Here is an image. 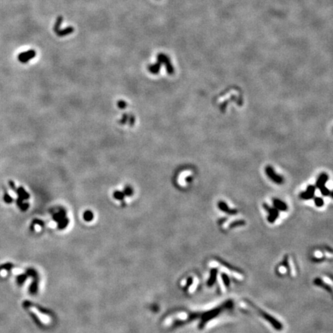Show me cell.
<instances>
[{
	"label": "cell",
	"mask_w": 333,
	"mask_h": 333,
	"mask_svg": "<svg viewBox=\"0 0 333 333\" xmlns=\"http://www.w3.org/2000/svg\"><path fill=\"white\" fill-rule=\"evenodd\" d=\"M215 259L217 260V262H218V263H220L221 265H222L224 267H225L226 268H228V270H230V271H231V272H237V273H238V274H243V272H241V271L239 268H236V267H234V266H231V265H230V264L228 263V262H226L225 261L222 260V258H215Z\"/></svg>",
	"instance_id": "11"
},
{
	"label": "cell",
	"mask_w": 333,
	"mask_h": 333,
	"mask_svg": "<svg viewBox=\"0 0 333 333\" xmlns=\"http://www.w3.org/2000/svg\"><path fill=\"white\" fill-rule=\"evenodd\" d=\"M19 207H20V208H21L23 211H25V210L28 208L29 205H28V204H26V203H25V204H23H23H22V205H20Z\"/></svg>",
	"instance_id": "31"
},
{
	"label": "cell",
	"mask_w": 333,
	"mask_h": 333,
	"mask_svg": "<svg viewBox=\"0 0 333 333\" xmlns=\"http://www.w3.org/2000/svg\"><path fill=\"white\" fill-rule=\"evenodd\" d=\"M325 258H312V261L315 262H322V261H324L325 260Z\"/></svg>",
	"instance_id": "32"
},
{
	"label": "cell",
	"mask_w": 333,
	"mask_h": 333,
	"mask_svg": "<svg viewBox=\"0 0 333 333\" xmlns=\"http://www.w3.org/2000/svg\"><path fill=\"white\" fill-rule=\"evenodd\" d=\"M248 304L251 306V307L255 308V309L257 311L258 314L260 316L262 317V318H264L265 320L267 321V322H268L269 324H271V325L273 326V328H274L275 330H277V331H281V330H282V329H283L282 324H281V323L279 321L277 320L276 318H274V317L272 316V315L268 314V312H265V311H263L262 308H258L257 306H255V305H253V304L251 303V302H249V301H248Z\"/></svg>",
	"instance_id": "2"
},
{
	"label": "cell",
	"mask_w": 333,
	"mask_h": 333,
	"mask_svg": "<svg viewBox=\"0 0 333 333\" xmlns=\"http://www.w3.org/2000/svg\"><path fill=\"white\" fill-rule=\"evenodd\" d=\"M246 224V222L244 220H237V221H234V222H231L230 224L228 225V228L230 229L232 228H237V227H241V226H244Z\"/></svg>",
	"instance_id": "17"
},
{
	"label": "cell",
	"mask_w": 333,
	"mask_h": 333,
	"mask_svg": "<svg viewBox=\"0 0 333 333\" xmlns=\"http://www.w3.org/2000/svg\"><path fill=\"white\" fill-rule=\"evenodd\" d=\"M8 184H9V187H10L12 190H13L15 192L16 191V188L15 183H14L13 181H8Z\"/></svg>",
	"instance_id": "30"
},
{
	"label": "cell",
	"mask_w": 333,
	"mask_h": 333,
	"mask_svg": "<svg viewBox=\"0 0 333 333\" xmlns=\"http://www.w3.org/2000/svg\"><path fill=\"white\" fill-rule=\"evenodd\" d=\"M127 103L125 101H123V100H119V101L117 102V107H118L120 109H125V108L127 107Z\"/></svg>",
	"instance_id": "28"
},
{
	"label": "cell",
	"mask_w": 333,
	"mask_h": 333,
	"mask_svg": "<svg viewBox=\"0 0 333 333\" xmlns=\"http://www.w3.org/2000/svg\"><path fill=\"white\" fill-rule=\"evenodd\" d=\"M32 311H33L36 314V315H38L39 318L42 320V322H43L44 323H48L49 322V319L47 317H46L45 315H42L41 313H40V312H39L38 310L36 309H32Z\"/></svg>",
	"instance_id": "21"
},
{
	"label": "cell",
	"mask_w": 333,
	"mask_h": 333,
	"mask_svg": "<svg viewBox=\"0 0 333 333\" xmlns=\"http://www.w3.org/2000/svg\"><path fill=\"white\" fill-rule=\"evenodd\" d=\"M36 55V51L34 49H30V50L25 51L23 53H19L18 56V59L22 63H26L28 62L35 58Z\"/></svg>",
	"instance_id": "7"
},
{
	"label": "cell",
	"mask_w": 333,
	"mask_h": 333,
	"mask_svg": "<svg viewBox=\"0 0 333 333\" xmlns=\"http://www.w3.org/2000/svg\"><path fill=\"white\" fill-rule=\"evenodd\" d=\"M329 181V175L326 173L321 174L317 179L315 187L320 190L323 196H329L331 195V191L328 188L325 187V183Z\"/></svg>",
	"instance_id": "3"
},
{
	"label": "cell",
	"mask_w": 333,
	"mask_h": 333,
	"mask_svg": "<svg viewBox=\"0 0 333 333\" xmlns=\"http://www.w3.org/2000/svg\"><path fill=\"white\" fill-rule=\"evenodd\" d=\"M233 306H234L233 301L232 300H228V301H226L222 305L217 306V308H214L211 310H208V311H207V312H204V313H201L200 316V321L198 324V329H203L210 321H211L212 319L218 316L221 312H224V310L232 308Z\"/></svg>",
	"instance_id": "1"
},
{
	"label": "cell",
	"mask_w": 333,
	"mask_h": 333,
	"mask_svg": "<svg viewBox=\"0 0 333 333\" xmlns=\"http://www.w3.org/2000/svg\"><path fill=\"white\" fill-rule=\"evenodd\" d=\"M93 217V213L91 212V211H87L85 212L84 214V218L85 220H87V221H90V220H92V218Z\"/></svg>",
	"instance_id": "25"
},
{
	"label": "cell",
	"mask_w": 333,
	"mask_h": 333,
	"mask_svg": "<svg viewBox=\"0 0 333 333\" xmlns=\"http://www.w3.org/2000/svg\"><path fill=\"white\" fill-rule=\"evenodd\" d=\"M217 274H218V270L216 268H211L210 271V276H209L208 280L207 281V285L208 287H212L214 285L216 281H217Z\"/></svg>",
	"instance_id": "10"
},
{
	"label": "cell",
	"mask_w": 333,
	"mask_h": 333,
	"mask_svg": "<svg viewBox=\"0 0 333 333\" xmlns=\"http://www.w3.org/2000/svg\"><path fill=\"white\" fill-rule=\"evenodd\" d=\"M4 200H5V202H6L7 204H10V203H12L13 201V198H12L10 195H9V194H5Z\"/></svg>",
	"instance_id": "29"
},
{
	"label": "cell",
	"mask_w": 333,
	"mask_h": 333,
	"mask_svg": "<svg viewBox=\"0 0 333 333\" xmlns=\"http://www.w3.org/2000/svg\"><path fill=\"white\" fill-rule=\"evenodd\" d=\"M157 59V62H159L161 65L165 66L167 73L170 74V75L174 73V68L173 65L171 64L170 58L164 54V53H159Z\"/></svg>",
	"instance_id": "4"
},
{
	"label": "cell",
	"mask_w": 333,
	"mask_h": 333,
	"mask_svg": "<svg viewBox=\"0 0 333 333\" xmlns=\"http://www.w3.org/2000/svg\"><path fill=\"white\" fill-rule=\"evenodd\" d=\"M161 64L159 63V62H157V63H156L154 64H152V65H150L148 66V70L150 71V73H151L152 74H157L159 73V72H160V69H161Z\"/></svg>",
	"instance_id": "15"
},
{
	"label": "cell",
	"mask_w": 333,
	"mask_h": 333,
	"mask_svg": "<svg viewBox=\"0 0 333 333\" xmlns=\"http://www.w3.org/2000/svg\"><path fill=\"white\" fill-rule=\"evenodd\" d=\"M36 230H38V231L40 230V226H39V225L36 226Z\"/></svg>",
	"instance_id": "34"
},
{
	"label": "cell",
	"mask_w": 333,
	"mask_h": 333,
	"mask_svg": "<svg viewBox=\"0 0 333 333\" xmlns=\"http://www.w3.org/2000/svg\"><path fill=\"white\" fill-rule=\"evenodd\" d=\"M16 193L18 194V197L21 198L23 200H26V199H29V198H30V194L25 191V189L23 187H19L18 189H16Z\"/></svg>",
	"instance_id": "16"
},
{
	"label": "cell",
	"mask_w": 333,
	"mask_h": 333,
	"mask_svg": "<svg viewBox=\"0 0 333 333\" xmlns=\"http://www.w3.org/2000/svg\"><path fill=\"white\" fill-rule=\"evenodd\" d=\"M263 207L268 214V218H267V219H268V222H269L270 224L274 223L275 221L278 219V216H279V211H278L276 208L270 207L269 205H268V204H266V203H264L263 204Z\"/></svg>",
	"instance_id": "6"
},
{
	"label": "cell",
	"mask_w": 333,
	"mask_h": 333,
	"mask_svg": "<svg viewBox=\"0 0 333 333\" xmlns=\"http://www.w3.org/2000/svg\"><path fill=\"white\" fill-rule=\"evenodd\" d=\"M123 193H124L125 195H127V196H131V195L133 194V190L131 186H127V187L124 188Z\"/></svg>",
	"instance_id": "24"
},
{
	"label": "cell",
	"mask_w": 333,
	"mask_h": 333,
	"mask_svg": "<svg viewBox=\"0 0 333 333\" xmlns=\"http://www.w3.org/2000/svg\"><path fill=\"white\" fill-rule=\"evenodd\" d=\"M265 171V174H267V176L269 177V179L271 181H272L274 183L281 184V183H282L284 182V178L281 175L276 174V172L274 171V168L272 166H266Z\"/></svg>",
	"instance_id": "5"
},
{
	"label": "cell",
	"mask_w": 333,
	"mask_h": 333,
	"mask_svg": "<svg viewBox=\"0 0 333 333\" xmlns=\"http://www.w3.org/2000/svg\"><path fill=\"white\" fill-rule=\"evenodd\" d=\"M224 221H226V218H222V219H220V221H219V224H223Z\"/></svg>",
	"instance_id": "33"
},
{
	"label": "cell",
	"mask_w": 333,
	"mask_h": 333,
	"mask_svg": "<svg viewBox=\"0 0 333 333\" xmlns=\"http://www.w3.org/2000/svg\"><path fill=\"white\" fill-rule=\"evenodd\" d=\"M193 283H194V278H192V277H189V278H188L187 281H186V285L185 286H184V288H183V289H184L185 291H187V290H188V289L193 285Z\"/></svg>",
	"instance_id": "23"
},
{
	"label": "cell",
	"mask_w": 333,
	"mask_h": 333,
	"mask_svg": "<svg viewBox=\"0 0 333 333\" xmlns=\"http://www.w3.org/2000/svg\"><path fill=\"white\" fill-rule=\"evenodd\" d=\"M217 207L218 208L222 211L224 212V213L228 214L230 215H234L238 214V210L237 209H231L230 208L228 205L226 204V202L223 201V200H220L218 204H217Z\"/></svg>",
	"instance_id": "9"
},
{
	"label": "cell",
	"mask_w": 333,
	"mask_h": 333,
	"mask_svg": "<svg viewBox=\"0 0 333 333\" xmlns=\"http://www.w3.org/2000/svg\"><path fill=\"white\" fill-rule=\"evenodd\" d=\"M135 123V117L133 115H132V114H131V115H128V121H127V123H128L130 126H133V124H134Z\"/></svg>",
	"instance_id": "26"
},
{
	"label": "cell",
	"mask_w": 333,
	"mask_h": 333,
	"mask_svg": "<svg viewBox=\"0 0 333 333\" xmlns=\"http://www.w3.org/2000/svg\"><path fill=\"white\" fill-rule=\"evenodd\" d=\"M73 32H74L73 27H72V26H68V27L65 28L63 30H58L56 33L57 36H59V37H63V36H68V35L73 33Z\"/></svg>",
	"instance_id": "14"
},
{
	"label": "cell",
	"mask_w": 333,
	"mask_h": 333,
	"mask_svg": "<svg viewBox=\"0 0 333 333\" xmlns=\"http://www.w3.org/2000/svg\"><path fill=\"white\" fill-rule=\"evenodd\" d=\"M128 121V114H123L122 116V119L120 120V124H127Z\"/></svg>",
	"instance_id": "27"
},
{
	"label": "cell",
	"mask_w": 333,
	"mask_h": 333,
	"mask_svg": "<svg viewBox=\"0 0 333 333\" xmlns=\"http://www.w3.org/2000/svg\"><path fill=\"white\" fill-rule=\"evenodd\" d=\"M114 197L117 200H123L124 198L125 194L123 192L121 191H115L114 194Z\"/></svg>",
	"instance_id": "22"
},
{
	"label": "cell",
	"mask_w": 333,
	"mask_h": 333,
	"mask_svg": "<svg viewBox=\"0 0 333 333\" xmlns=\"http://www.w3.org/2000/svg\"><path fill=\"white\" fill-rule=\"evenodd\" d=\"M313 283H314L315 285H316V286L319 287V288H322V289H325V290H326L327 291H329V292L332 293V287L329 285H328L327 283H325L322 279H321V278H315V280L313 281Z\"/></svg>",
	"instance_id": "12"
},
{
	"label": "cell",
	"mask_w": 333,
	"mask_h": 333,
	"mask_svg": "<svg viewBox=\"0 0 333 333\" xmlns=\"http://www.w3.org/2000/svg\"><path fill=\"white\" fill-rule=\"evenodd\" d=\"M63 22V17L59 16L58 18H57L56 21V23H55V25H54V27H53V30H54V32H56L58 30H60V25H62Z\"/></svg>",
	"instance_id": "19"
},
{
	"label": "cell",
	"mask_w": 333,
	"mask_h": 333,
	"mask_svg": "<svg viewBox=\"0 0 333 333\" xmlns=\"http://www.w3.org/2000/svg\"><path fill=\"white\" fill-rule=\"evenodd\" d=\"M221 278H222V281H223L224 287L227 288V289H228V288L230 287L231 281L228 274H226V273H224V272H223V273H222V274H221Z\"/></svg>",
	"instance_id": "18"
},
{
	"label": "cell",
	"mask_w": 333,
	"mask_h": 333,
	"mask_svg": "<svg viewBox=\"0 0 333 333\" xmlns=\"http://www.w3.org/2000/svg\"><path fill=\"white\" fill-rule=\"evenodd\" d=\"M316 190V187L315 185H308L305 191L300 194V198L303 200H311L315 197V193Z\"/></svg>",
	"instance_id": "8"
},
{
	"label": "cell",
	"mask_w": 333,
	"mask_h": 333,
	"mask_svg": "<svg viewBox=\"0 0 333 333\" xmlns=\"http://www.w3.org/2000/svg\"><path fill=\"white\" fill-rule=\"evenodd\" d=\"M273 205H274V208H276L278 211H286L288 210V206H287L286 204L280 199H273Z\"/></svg>",
	"instance_id": "13"
},
{
	"label": "cell",
	"mask_w": 333,
	"mask_h": 333,
	"mask_svg": "<svg viewBox=\"0 0 333 333\" xmlns=\"http://www.w3.org/2000/svg\"><path fill=\"white\" fill-rule=\"evenodd\" d=\"M314 202L315 206L318 207H323L324 204H325L324 200L321 197H315V198H314Z\"/></svg>",
	"instance_id": "20"
}]
</instances>
